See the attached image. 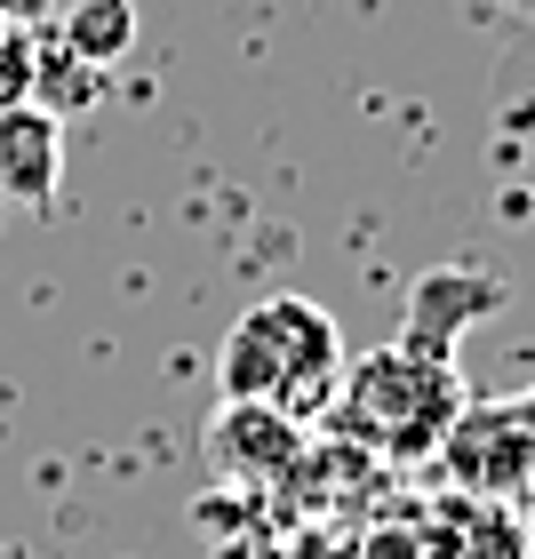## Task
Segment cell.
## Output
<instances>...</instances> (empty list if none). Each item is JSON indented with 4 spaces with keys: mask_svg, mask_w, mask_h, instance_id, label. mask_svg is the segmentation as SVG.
Wrapping results in <instances>:
<instances>
[{
    "mask_svg": "<svg viewBox=\"0 0 535 559\" xmlns=\"http://www.w3.org/2000/svg\"><path fill=\"white\" fill-rule=\"evenodd\" d=\"M424 559H535L520 503H479V496H440L416 520Z\"/></svg>",
    "mask_w": 535,
    "mask_h": 559,
    "instance_id": "8992f818",
    "label": "cell"
},
{
    "mask_svg": "<svg viewBox=\"0 0 535 559\" xmlns=\"http://www.w3.org/2000/svg\"><path fill=\"white\" fill-rule=\"evenodd\" d=\"M312 448V424L280 416V408H248V400H224L209 424V472L240 496H264L296 472V455Z\"/></svg>",
    "mask_w": 535,
    "mask_h": 559,
    "instance_id": "277c9868",
    "label": "cell"
},
{
    "mask_svg": "<svg viewBox=\"0 0 535 559\" xmlns=\"http://www.w3.org/2000/svg\"><path fill=\"white\" fill-rule=\"evenodd\" d=\"M352 559H424L416 527H368V536H352Z\"/></svg>",
    "mask_w": 535,
    "mask_h": 559,
    "instance_id": "8fae6325",
    "label": "cell"
},
{
    "mask_svg": "<svg viewBox=\"0 0 535 559\" xmlns=\"http://www.w3.org/2000/svg\"><path fill=\"white\" fill-rule=\"evenodd\" d=\"M503 312V280L496 272H424L416 288H407V336L400 352H416V360H455V336H464L472 320Z\"/></svg>",
    "mask_w": 535,
    "mask_h": 559,
    "instance_id": "5b68a950",
    "label": "cell"
},
{
    "mask_svg": "<svg viewBox=\"0 0 535 559\" xmlns=\"http://www.w3.org/2000/svg\"><path fill=\"white\" fill-rule=\"evenodd\" d=\"M464 416V376L455 360H416V352H376L328 400V440L360 448L368 464H431L440 431Z\"/></svg>",
    "mask_w": 535,
    "mask_h": 559,
    "instance_id": "7a4b0ae2",
    "label": "cell"
},
{
    "mask_svg": "<svg viewBox=\"0 0 535 559\" xmlns=\"http://www.w3.org/2000/svg\"><path fill=\"white\" fill-rule=\"evenodd\" d=\"M24 88H33V24L0 9V112L24 105Z\"/></svg>",
    "mask_w": 535,
    "mask_h": 559,
    "instance_id": "30bf717a",
    "label": "cell"
},
{
    "mask_svg": "<svg viewBox=\"0 0 535 559\" xmlns=\"http://www.w3.org/2000/svg\"><path fill=\"white\" fill-rule=\"evenodd\" d=\"M431 464H440L448 496L520 503L527 472H535V431L520 424V408H512V400H488V408H472V400H464V416H455V424L440 431Z\"/></svg>",
    "mask_w": 535,
    "mask_h": 559,
    "instance_id": "3957f363",
    "label": "cell"
},
{
    "mask_svg": "<svg viewBox=\"0 0 535 559\" xmlns=\"http://www.w3.org/2000/svg\"><path fill=\"white\" fill-rule=\"evenodd\" d=\"M344 384V336L312 296H264L224 328L216 344V392L248 400V408H280L296 424L328 416V400Z\"/></svg>",
    "mask_w": 535,
    "mask_h": 559,
    "instance_id": "6da1fadb",
    "label": "cell"
},
{
    "mask_svg": "<svg viewBox=\"0 0 535 559\" xmlns=\"http://www.w3.org/2000/svg\"><path fill=\"white\" fill-rule=\"evenodd\" d=\"M48 24H57V40H64L81 64H96V72H112V64L136 48V33H144L136 0H72V9L48 16Z\"/></svg>",
    "mask_w": 535,
    "mask_h": 559,
    "instance_id": "9c48e42d",
    "label": "cell"
},
{
    "mask_svg": "<svg viewBox=\"0 0 535 559\" xmlns=\"http://www.w3.org/2000/svg\"><path fill=\"white\" fill-rule=\"evenodd\" d=\"M24 105H40L48 120L96 112L105 105V72L72 57V48L57 40V24H33V88H24Z\"/></svg>",
    "mask_w": 535,
    "mask_h": 559,
    "instance_id": "ba28073f",
    "label": "cell"
},
{
    "mask_svg": "<svg viewBox=\"0 0 535 559\" xmlns=\"http://www.w3.org/2000/svg\"><path fill=\"white\" fill-rule=\"evenodd\" d=\"M512 408H520V424H527V431H535V384H527V392H520V400H512Z\"/></svg>",
    "mask_w": 535,
    "mask_h": 559,
    "instance_id": "4fadbf2b",
    "label": "cell"
},
{
    "mask_svg": "<svg viewBox=\"0 0 535 559\" xmlns=\"http://www.w3.org/2000/svg\"><path fill=\"white\" fill-rule=\"evenodd\" d=\"M64 192V120H48L40 105H9L0 112V200L16 209H57Z\"/></svg>",
    "mask_w": 535,
    "mask_h": 559,
    "instance_id": "52a82bcc",
    "label": "cell"
},
{
    "mask_svg": "<svg viewBox=\"0 0 535 559\" xmlns=\"http://www.w3.org/2000/svg\"><path fill=\"white\" fill-rule=\"evenodd\" d=\"M520 520H527V544H535V472H527V488H520Z\"/></svg>",
    "mask_w": 535,
    "mask_h": 559,
    "instance_id": "7c38bea8",
    "label": "cell"
}]
</instances>
